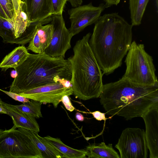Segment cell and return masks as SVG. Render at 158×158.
<instances>
[{
  "label": "cell",
  "instance_id": "f546056e",
  "mask_svg": "<svg viewBox=\"0 0 158 158\" xmlns=\"http://www.w3.org/2000/svg\"><path fill=\"white\" fill-rule=\"evenodd\" d=\"M75 118L77 121L82 122L84 120V117L83 115L79 112H77L75 114Z\"/></svg>",
  "mask_w": 158,
  "mask_h": 158
},
{
  "label": "cell",
  "instance_id": "5b68a950",
  "mask_svg": "<svg viewBox=\"0 0 158 158\" xmlns=\"http://www.w3.org/2000/svg\"><path fill=\"white\" fill-rule=\"evenodd\" d=\"M144 45L131 42L125 60L126 66L122 77L134 83L144 86L158 84L152 57L145 50Z\"/></svg>",
  "mask_w": 158,
  "mask_h": 158
},
{
  "label": "cell",
  "instance_id": "9c48e42d",
  "mask_svg": "<svg viewBox=\"0 0 158 158\" xmlns=\"http://www.w3.org/2000/svg\"><path fill=\"white\" fill-rule=\"evenodd\" d=\"M105 8L103 3L100 4L98 6H95L91 2L69 10L68 12L71 23L69 30L73 36L87 26L95 23Z\"/></svg>",
  "mask_w": 158,
  "mask_h": 158
},
{
  "label": "cell",
  "instance_id": "7c38bea8",
  "mask_svg": "<svg viewBox=\"0 0 158 158\" xmlns=\"http://www.w3.org/2000/svg\"><path fill=\"white\" fill-rule=\"evenodd\" d=\"M52 16L47 19L38 21L27 50L37 54L42 53L49 45L51 42L53 32V26L51 23L45 25L51 21Z\"/></svg>",
  "mask_w": 158,
  "mask_h": 158
},
{
  "label": "cell",
  "instance_id": "277c9868",
  "mask_svg": "<svg viewBox=\"0 0 158 158\" xmlns=\"http://www.w3.org/2000/svg\"><path fill=\"white\" fill-rule=\"evenodd\" d=\"M91 35L88 33L77 41L73 55L68 59L72 68L73 94L83 100L99 97L103 85L102 72L89 43Z\"/></svg>",
  "mask_w": 158,
  "mask_h": 158
},
{
  "label": "cell",
  "instance_id": "d4e9b609",
  "mask_svg": "<svg viewBox=\"0 0 158 158\" xmlns=\"http://www.w3.org/2000/svg\"><path fill=\"white\" fill-rule=\"evenodd\" d=\"M61 102L66 109L69 111L72 112L74 110L75 108L72 105L69 96L67 95L64 96L61 98Z\"/></svg>",
  "mask_w": 158,
  "mask_h": 158
},
{
  "label": "cell",
  "instance_id": "9a60e30c",
  "mask_svg": "<svg viewBox=\"0 0 158 158\" xmlns=\"http://www.w3.org/2000/svg\"><path fill=\"white\" fill-rule=\"evenodd\" d=\"M18 129L27 136L40 150L43 158H62L63 155L56 149L44 137L40 136L38 133L21 127Z\"/></svg>",
  "mask_w": 158,
  "mask_h": 158
},
{
  "label": "cell",
  "instance_id": "7a4b0ae2",
  "mask_svg": "<svg viewBox=\"0 0 158 158\" xmlns=\"http://www.w3.org/2000/svg\"><path fill=\"white\" fill-rule=\"evenodd\" d=\"M99 97L106 114L131 120L142 117L150 107L158 103V84L142 85L122 77L103 85Z\"/></svg>",
  "mask_w": 158,
  "mask_h": 158
},
{
  "label": "cell",
  "instance_id": "5bb4252c",
  "mask_svg": "<svg viewBox=\"0 0 158 158\" xmlns=\"http://www.w3.org/2000/svg\"><path fill=\"white\" fill-rule=\"evenodd\" d=\"M3 106L7 112V115L12 118L13 128L16 129L19 127L38 133L40 131L39 124L35 118L32 115L21 111L14 105L4 102Z\"/></svg>",
  "mask_w": 158,
  "mask_h": 158
},
{
  "label": "cell",
  "instance_id": "f1b7e54d",
  "mask_svg": "<svg viewBox=\"0 0 158 158\" xmlns=\"http://www.w3.org/2000/svg\"><path fill=\"white\" fill-rule=\"evenodd\" d=\"M20 0H12L14 10L15 16L17 10Z\"/></svg>",
  "mask_w": 158,
  "mask_h": 158
},
{
  "label": "cell",
  "instance_id": "3957f363",
  "mask_svg": "<svg viewBox=\"0 0 158 158\" xmlns=\"http://www.w3.org/2000/svg\"><path fill=\"white\" fill-rule=\"evenodd\" d=\"M17 75L9 91L19 94L26 90L58 83L60 79L71 81L72 70L67 59L51 57L44 53H29L25 60L15 69Z\"/></svg>",
  "mask_w": 158,
  "mask_h": 158
},
{
  "label": "cell",
  "instance_id": "836d02e7",
  "mask_svg": "<svg viewBox=\"0 0 158 158\" xmlns=\"http://www.w3.org/2000/svg\"><path fill=\"white\" fill-rule=\"evenodd\" d=\"M4 131V130L0 129V135Z\"/></svg>",
  "mask_w": 158,
  "mask_h": 158
},
{
  "label": "cell",
  "instance_id": "44dd1931",
  "mask_svg": "<svg viewBox=\"0 0 158 158\" xmlns=\"http://www.w3.org/2000/svg\"><path fill=\"white\" fill-rule=\"evenodd\" d=\"M29 101L23 103L21 105H14L21 111L30 114L35 118L42 117L41 112L42 103L38 101L31 99Z\"/></svg>",
  "mask_w": 158,
  "mask_h": 158
},
{
  "label": "cell",
  "instance_id": "8fae6325",
  "mask_svg": "<svg viewBox=\"0 0 158 158\" xmlns=\"http://www.w3.org/2000/svg\"><path fill=\"white\" fill-rule=\"evenodd\" d=\"M141 117L145 124V136L149 157L158 158V103L150 107Z\"/></svg>",
  "mask_w": 158,
  "mask_h": 158
},
{
  "label": "cell",
  "instance_id": "ba28073f",
  "mask_svg": "<svg viewBox=\"0 0 158 158\" xmlns=\"http://www.w3.org/2000/svg\"><path fill=\"white\" fill-rule=\"evenodd\" d=\"M51 22L53 26L52 39L44 53L52 57L64 58L66 52L71 48L73 35L66 27L62 15H52Z\"/></svg>",
  "mask_w": 158,
  "mask_h": 158
},
{
  "label": "cell",
  "instance_id": "30bf717a",
  "mask_svg": "<svg viewBox=\"0 0 158 158\" xmlns=\"http://www.w3.org/2000/svg\"><path fill=\"white\" fill-rule=\"evenodd\" d=\"M73 94V88H67L59 83H52L32 88L19 94L22 96L41 103H52L57 107L65 95Z\"/></svg>",
  "mask_w": 158,
  "mask_h": 158
},
{
  "label": "cell",
  "instance_id": "2e32d148",
  "mask_svg": "<svg viewBox=\"0 0 158 158\" xmlns=\"http://www.w3.org/2000/svg\"><path fill=\"white\" fill-rule=\"evenodd\" d=\"M27 48L22 45L15 48L6 55L0 63L2 70L6 71L10 68L15 69L19 66L28 57L29 53Z\"/></svg>",
  "mask_w": 158,
  "mask_h": 158
},
{
  "label": "cell",
  "instance_id": "d6a6232c",
  "mask_svg": "<svg viewBox=\"0 0 158 158\" xmlns=\"http://www.w3.org/2000/svg\"><path fill=\"white\" fill-rule=\"evenodd\" d=\"M4 102H3L0 98V106H3Z\"/></svg>",
  "mask_w": 158,
  "mask_h": 158
},
{
  "label": "cell",
  "instance_id": "cb8c5ba5",
  "mask_svg": "<svg viewBox=\"0 0 158 158\" xmlns=\"http://www.w3.org/2000/svg\"><path fill=\"white\" fill-rule=\"evenodd\" d=\"M0 90L7 95L13 99L21 102L23 103L27 102L30 101V99L22 96L16 93L12 92L9 91H6L1 89H0Z\"/></svg>",
  "mask_w": 158,
  "mask_h": 158
},
{
  "label": "cell",
  "instance_id": "484cf974",
  "mask_svg": "<svg viewBox=\"0 0 158 158\" xmlns=\"http://www.w3.org/2000/svg\"><path fill=\"white\" fill-rule=\"evenodd\" d=\"M90 113L96 119L99 121L104 120L105 123L106 120L108 119L106 117V113H102L99 111H95Z\"/></svg>",
  "mask_w": 158,
  "mask_h": 158
},
{
  "label": "cell",
  "instance_id": "ac0fdd59",
  "mask_svg": "<svg viewBox=\"0 0 158 158\" xmlns=\"http://www.w3.org/2000/svg\"><path fill=\"white\" fill-rule=\"evenodd\" d=\"M44 137L63 155V158H85L87 156L88 152L86 150H78L70 147L65 144L59 138L49 135Z\"/></svg>",
  "mask_w": 158,
  "mask_h": 158
},
{
  "label": "cell",
  "instance_id": "7402d4cb",
  "mask_svg": "<svg viewBox=\"0 0 158 158\" xmlns=\"http://www.w3.org/2000/svg\"><path fill=\"white\" fill-rule=\"evenodd\" d=\"M68 0H51L52 15H62L64 6Z\"/></svg>",
  "mask_w": 158,
  "mask_h": 158
},
{
  "label": "cell",
  "instance_id": "1f68e13d",
  "mask_svg": "<svg viewBox=\"0 0 158 158\" xmlns=\"http://www.w3.org/2000/svg\"><path fill=\"white\" fill-rule=\"evenodd\" d=\"M0 113L7 114V112L6 108L3 106H0Z\"/></svg>",
  "mask_w": 158,
  "mask_h": 158
},
{
  "label": "cell",
  "instance_id": "ffe728a7",
  "mask_svg": "<svg viewBox=\"0 0 158 158\" xmlns=\"http://www.w3.org/2000/svg\"><path fill=\"white\" fill-rule=\"evenodd\" d=\"M0 36L4 43L20 45L15 35L14 21L10 19L0 16Z\"/></svg>",
  "mask_w": 158,
  "mask_h": 158
},
{
  "label": "cell",
  "instance_id": "4316f807",
  "mask_svg": "<svg viewBox=\"0 0 158 158\" xmlns=\"http://www.w3.org/2000/svg\"><path fill=\"white\" fill-rule=\"evenodd\" d=\"M105 2V8H107L113 5H117L120 0H103Z\"/></svg>",
  "mask_w": 158,
  "mask_h": 158
},
{
  "label": "cell",
  "instance_id": "e0dca14e",
  "mask_svg": "<svg viewBox=\"0 0 158 158\" xmlns=\"http://www.w3.org/2000/svg\"><path fill=\"white\" fill-rule=\"evenodd\" d=\"M87 156L89 158H120L111 143L106 145L105 142L92 144L86 147Z\"/></svg>",
  "mask_w": 158,
  "mask_h": 158
},
{
  "label": "cell",
  "instance_id": "6da1fadb",
  "mask_svg": "<svg viewBox=\"0 0 158 158\" xmlns=\"http://www.w3.org/2000/svg\"><path fill=\"white\" fill-rule=\"evenodd\" d=\"M118 13L101 16L89 43L102 72L108 75L121 66L132 40V27Z\"/></svg>",
  "mask_w": 158,
  "mask_h": 158
},
{
  "label": "cell",
  "instance_id": "603a6c76",
  "mask_svg": "<svg viewBox=\"0 0 158 158\" xmlns=\"http://www.w3.org/2000/svg\"><path fill=\"white\" fill-rule=\"evenodd\" d=\"M0 4L7 18L14 21L15 13L13 4L8 0H0Z\"/></svg>",
  "mask_w": 158,
  "mask_h": 158
},
{
  "label": "cell",
  "instance_id": "d6986e66",
  "mask_svg": "<svg viewBox=\"0 0 158 158\" xmlns=\"http://www.w3.org/2000/svg\"><path fill=\"white\" fill-rule=\"evenodd\" d=\"M149 0H129L131 24L137 26L141 21Z\"/></svg>",
  "mask_w": 158,
  "mask_h": 158
},
{
  "label": "cell",
  "instance_id": "4dcf8cb0",
  "mask_svg": "<svg viewBox=\"0 0 158 158\" xmlns=\"http://www.w3.org/2000/svg\"><path fill=\"white\" fill-rule=\"evenodd\" d=\"M0 16L3 17V18H5L8 19L7 18L5 11H4L3 9L2 8V6L0 4Z\"/></svg>",
  "mask_w": 158,
  "mask_h": 158
},
{
  "label": "cell",
  "instance_id": "83f0119b",
  "mask_svg": "<svg viewBox=\"0 0 158 158\" xmlns=\"http://www.w3.org/2000/svg\"><path fill=\"white\" fill-rule=\"evenodd\" d=\"M70 3L71 6L75 7L81 5L82 2V0H68Z\"/></svg>",
  "mask_w": 158,
  "mask_h": 158
},
{
  "label": "cell",
  "instance_id": "8992f818",
  "mask_svg": "<svg viewBox=\"0 0 158 158\" xmlns=\"http://www.w3.org/2000/svg\"><path fill=\"white\" fill-rule=\"evenodd\" d=\"M43 158L41 152L27 135L13 128L0 135V158Z\"/></svg>",
  "mask_w": 158,
  "mask_h": 158
},
{
  "label": "cell",
  "instance_id": "52a82bcc",
  "mask_svg": "<svg viewBox=\"0 0 158 158\" xmlns=\"http://www.w3.org/2000/svg\"><path fill=\"white\" fill-rule=\"evenodd\" d=\"M115 147L120 158H147L148 148L143 129L128 127L122 131Z\"/></svg>",
  "mask_w": 158,
  "mask_h": 158
},
{
  "label": "cell",
  "instance_id": "4fadbf2b",
  "mask_svg": "<svg viewBox=\"0 0 158 158\" xmlns=\"http://www.w3.org/2000/svg\"><path fill=\"white\" fill-rule=\"evenodd\" d=\"M30 23L45 20L52 15L51 0H23Z\"/></svg>",
  "mask_w": 158,
  "mask_h": 158
},
{
  "label": "cell",
  "instance_id": "e575fe53",
  "mask_svg": "<svg viewBox=\"0 0 158 158\" xmlns=\"http://www.w3.org/2000/svg\"><path fill=\"white\" fill-rule=\"evenodd\" d=\"M22 0L23 1V0Z\"/></svg>",
  "mask_w": 158,
  "mask_h": 158
}]
</instances>
